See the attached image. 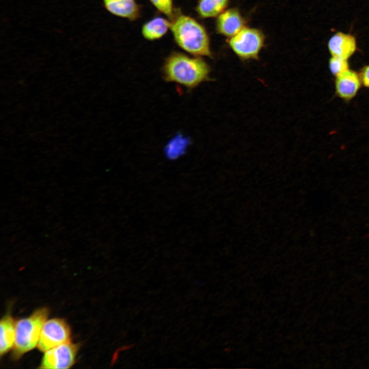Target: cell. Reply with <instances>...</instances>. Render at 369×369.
Here are the masks:
<instances>
[{
	"instance_id": "15",
	"label": "cell",
	"mask_w": 369,
	"mask_h": 369,
	"mask_svg": "<svg viewBox=\"0 0 369 369\" xmlns=\"http://www.w3.org/2000/svg\"><path fill=\"white\" fill-rule=\"evenodd\" d=\"M159 13L171 20L174 16L177 8H175L174 0H149Z\"/></svg>"
},
{
	"instance_id": "10",
	"label": "cell",
	"mask_w": 369,
	"mask_h": 369,
	"mask_svg": "<svg viewBox=\"0 0 369 369\" xmlns=\"http://www.w3.org/2000/svg\"><path fill=\"white\" fill-rule=\"evenodd\" d=\"M328 49L332 56L348 59L356 50L355 38L350 34L337 32L329 39Z\"/></svg>"
},
{
	"instance_id": "2",
	"label": "cell",
	"mask_w": 369,
	"mask_h": 369,
	"mask_svg": "<svg viewBox=\"0 0 369 369\" xmlns=\"http://www.w3.org/2000/svg\"><path fill=\"white\" fill-rule=\"evenodd\" d=\"M170 20V31L179 48L192 55L213 57L209 33L201 23L179 8Z\"/></svg>"
},
{
	"instance_id": "3",
	"label": "cell",
	"mask_w": 369,
	"mask_h": 369,
	"mask_svg": "<svg viewBox=\"0 0 369 369\" xmlns=\"http://www.w3.org/2000/svg\"><path fill=\"white\" fill-rule=\"evenodd\" d=\"M49 315L47 308L39 309L29 317L15 323L13 357L17 359L38 344L40 331Z\"/></svg>"
},
{
	"instance_id": "13",
	"label": "cell",
	"mask_w": 369,
	"mask_h": 369,
	"mask_svg": "<svg viewBox=\"0 0 369 369\" xmlns=\"http://www.w3.org/2000/svg\"><path fill=\"white\" fill-rule=\"evenodd\" d=\"M15 323L10 316L4 317L0 323V354L3 356L13 346Z\"/></svg>"
},
{
	"instance_id": "8",
	"label": "cell",
	"mask_w": 369,
	"mask_h": 369,
	"mask_svg": "<svg viewBox=\"0 0 369 369\" xmlns=\"http://www.w3.org/2000/svg\"><path fill=\"white\" fill-rule=\"evenodd\" d=\"M104 8L115 16L133 22L142 14L141 6L136 0H102Z\"/></svg>"
},
{
	"instance_id": "17",
	"label": "cell",
	"mask_w": 369,
	"mask_h": 369,
	"mask_svg": "<svg viewBox=\"0 0 369 369\" xmlns=\"http://www.w3.org/2000/svg\"><path fill=\"white\" fill-rule=\"evenodd\" d=\"M359 75L362 84L364 87L369 88V65L363 67Z\"/></svg>"
},
{
	"instance_id": "18",
	"label": "cell",
	"mask_w": 369,
	"mask_h": 369,
	"mask_svg": "<svg viewBox=\"0 0 369 369\" xmlns=\"http://www.w3.org/2000/svg\"><path fill=\"white\" fill-rule=\"evenodd\" d=\"M134 344H128V345H125L119 347V348H118L113 355V356L112 358V364H114L117 360V359L118 358L119 353L120 351H124L129 350L130 348H132L133 347H134Z\"/></svg>"
},
{
	"instance_id": "5",
	"label": "cell",
	"mask_w": 369,
	"mask_h": 369,
	"mask_svg": "<svg viewBox=\"0 0 369 369\" xmlns=\"http://www.w3.org/2000/svg\"><path fill=\"white\" fill-rule=\"evenodd\" d=\"M70 329L65 320L53 318L46 320L42 328L37 344L42 352L70 341Z\"/></svg>"
},
{
	"instance_id": "11",
	"label": "cell",
	"mask_w": 369,
	"mask_h": 369,
	"mask_svg": "<svg viewBox=\"0 0 369 369\" xmlns=\"http://www.w3.org/2000/svg\"><path fill=\"white\" fill-rule=\"evenodd\" d=\"M171 20L162 15H155L143 24L141 28L142 37L148 41L162 38L170 30Z\"/></svg>"
},
{
	"instance_id": "12",
	"label": "cell",
	"mask_w": 369,
	"mask_h": 369,
	"mask_svg": "<svg viewBox=\"0 0 369 369\" xmlns=\"http://www.w3.org/2000/svg\"><path fill=\"white\" fill-rule=\"evenodd\" d=\"M230 0H198L195 7L198 16L202 19L217 17L226 10Z\"/></svg>"
},
{
	"instance_id": "16",
	"label": "cell",
	"mask_w": 369,
	"mask_h": 369,
	"mask_svg": "<svg viewBox=\"0 0 369 369\" xmlns=\"http://www.w3.org/2000/svg\"><path fill=\"white\" fill-rule=\"evenodd\" d=\"M329 67L331 73L336 77L349 69V64L347 59L332 56L329 60Z\"/></svg>"
},
{
	"instance_id": "4",
	"label": "cell",
	"mask_w": 369,
	"mask_h": 369,
	"mask_svg": "<svg viewBox=\"0 0 369 369\" xmlns=\"http://www.w3.org/2000/svg\"><path fill=\"white\" fill-rule=\"evenodd\" d=\"M264 42V36L259 29L244 27L228 43L233 52L242 60L258 59Z\"/></svg>"
},
{
	"instance_id": "1",
	"label": "cell",
	"mask_w": 369,
	"mask_h": 369,
	"mask_svg": "<svg viewBox=\"0 0 369 369\" xmlns=\"http://www.w3.org/2000/svg\"><path fill=\"white\" fill-rule=\"evenodd\" d=\"M211 68L202 57L173 51L165 58L162 67L163 77L192 90L210 80Z\"/></svg>"
},
{
	"instance_id": "14",
	"label": "cell",
	"mask_w": 369,
	"mask_h": 369,
	"mask_svg": "<svg viewBox=\"0 0 369 369\" xmlns=\"http://www.w3.org/2000/svg\"><path fill=\"white\" fill-rule=\"evenodd\" d=\"M189 144L188 137L181 134L177 135L166 146V155L169 159H176L184 154Z\"/></svg>"
},
{
	"instance_id": "6",
	"label": "cell",
	"mask_w": 369,
	"mask_h": 369,
	"mask_svg": "<svg viewBox=\"0 0 369 369\" xmlns=\"http://www.w3.org/2000/svg\"><path fill=\"white\" fill-rule=\"evenodd\" d=\"M77 350V345L70 342L55 346L45 352L39 367L69 368L74 363Z\"/></svg>"
},
{
	"instance_id": "7",
	"label": "cell",
	"mask_w": 369,
	"mask_h": 369,
	"mask_svg": "<svg viewBox=\"0 0 369 369\" xmlns=\"http://www.w3.org/2000/svg\"><path fill=\"white\" fill-rule=\"evenodd\" d=\"M245 19L237 8L226 9L217 17L216 32L229 38L234 36L245 26Z\"/></svg>"
},
{
	"instance_id": "9",
	"label": "cell",
	"mask_w": 369,
	"mask_h": 369,
	"mask_svg": "<svg viewBox=\"0 0 369 369\" xmlns=\"http://www.w3.org/2000/svg\"><path fill=\"white\" fill-rule=\"evenodd\" d=\"M361 84L359 75L355 71L348 69L336 77V94L339 98L349 101L356 95Z\"/></svg>"
}]
</instances>
